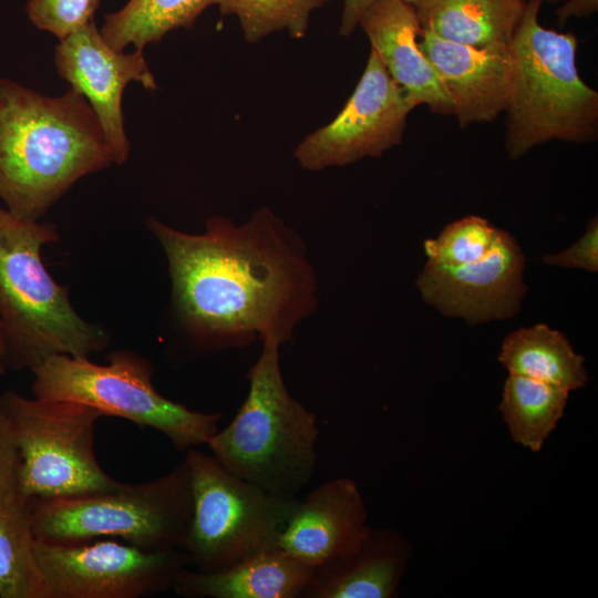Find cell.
Masks as SVG:
<instances>
[{
  "mask_svg": "<svg viewBox=\"0 0 598 598\" xmlns=\"http://www.w3.org/2000/svg\"><path fill=\"white\" fill-rule=\"evenodd\" d=\"M168 262L172 300L205 350L270 338L282 344L318 308V280L300 235L264 206L240 225L223 216L188 234L150 218Z\"/></svg>",
  "mask_w": 598,
  "mask_h": 598,
  "instance_id": "6da1fadb",
  "label": "cell"
},
{
  "mask_svg": "<svg viewBox=\"0 0 598 598\" xmlns=\"http://www.w3.org/2000/svg\"><path fill=\"white\" fill-rule=\"evenodd\" d=\"M115 164L96 115L71 87L47 96L0 78V199L37 221L80 178Z\"/></svg>",
  "mask_w": 598,
  "mask_h": 598,
  "instance_id": "7a4b0ae2",
  "label": "cell"
},
{
  "mask_svg": "<svg viewBox=\"0 0 598 598\" xmlns=\"http://www.w3.org/2000/svg\"><path fill=\"white\" fill-rule=\"evenodd\" d=\"M58 239L55 225L18 218L0 206V320L7 368L32 370L55 354L89 357L107 347L105 330L76 313L68 288L44 266L41 249Z\"/></svg>",
  "mask_w": 598,
  "mask_h": 598,
  "instance_id": "3957f363",
  "label": "cell"
},
{
  "mask_svg": "<svg viewBox=\"0 0 598 598\" xmlns=\"http://www.w3.org/2000/svg\"><path fill=\"white\" fill-rule=\"evenodd\" d=\"M262 340L249 369L247 396L231 422L207 442L212 455L231 474L270 493L296 497L318 462L316 414L285 384L280 347Z\"/></svg>",
  "mask_w": 598,
  "mask_h": 598,
  "instance_id": "277c9868",
  "label": "cell"
},
{
  "mask_svg": "<svg viewBox=\"0 0 598 598\" xmlns=\"http://www.w3.org/2000/svg\"><path fill=\"white\" fill-rule=\"evenodd\" d=\"M544 0H527L511 43L514 80L506 113L505 150L512 159L551 141L598 137V92L577 68L578 39L539 22Z\"/></svg>",
  "mask_w": 598,
  "mask_h": 598,
  "instance_id": "5b68a950",
  "label": "cell"
},
{
  "mask_svg": "<svg viewBox=\"0 0 598 598\" xmlns=\"http://www.w3.org/2000/svg\"><path fill=\"white\" fill-rule=\"evenodd\" d=\"M34 538L71 544L112 538L146 550H185L192 518L189 468L184 458L171 472L138 484L27 504Z\"/></svg>",
  "mask_w": 598,
  "mask_h": 598,
  "instance_id": "8992f818",
  "label": "cell"
},
{
  "mask_svg": "<svg viewBox=\"0 0 598 598\" xmlns=\"http://www.w3.org/2000/svg\"><path fill=\"white\" fill-rule=\"evenodd\" d=\"M100 365L87 357L55 354L31 370L32 393L43 400L85 404L103 415L122 417L165 435L186 452L207 444L218 431L220 413L193 411L157 392L153 369L143 357L114 351Z\"/></svg>",
  "mask_w": 598,
  "mask_h": 598,
  "instance_id": "52a82bcc",
  "label": "cell"
},
{
  "mask_svg": "<svg viewBox=\"0 0 598 598\" xmlns=\"http://www.w3.org/2000/svg\"><path fill=\"white\" fill-rule=\"evenodd\" d=\"M188 464L193 509L185 551L196 570L223 569L278 547L297 497L270 493L228 472L194 447Z\"/></svg>",
  "mask_w": 598,
  "mask_h": 598,
  "instance_id": "ba28073f",
  "label": "cell"
},
{
  "mask_svg": "<svg viewBox=\"0 0 598 598\" xmlns=\"http://www.w3.org/2000/svg\"><path fill=\"white\" fill-rule=\"evenodd\" d=\"M0 396L19 452L22 505L118 485L95 456V424L103 416L100 411L71 401L29 399L13 391Z\"/></svg>",
  "mask_w": 598,
  "mask_h": 598,
  "instance_id": "9c48e42d",
  "label": "cell"
},
{
  "mask_svg": "<svg viewBox=\"0 0 598 598\" xmlns=\"http://www.w3.org/2000/svg\"><path fill=\"white\" fill-rule=\"evenodd\" d=\"M49 598H141L173 589L190 566L185 550H146L112 538L56 544L35 539Z\"/></svg>",
  "mask_w": 598,
  "mask_h": 598,
  "instance_id": "30bf717a",
  "label": "cell"
},
{
  "mask_svg": "<svg viewBox=\"0 0 598 598\" xmlns=\"http://www.w3.org/2000/svg\"><path fill=\"white\" fill-rule=\"evenodd\" d=\"M414 107L371 49L344 106L331 122L308 134L296 146L293 157L303 169L318 172L382 156L401 144Z\"/></svg>",
  "mask_w": 598,
  "mask_h": 598,
  "instance_id": "8fae6325",
  "label": "cell"
},
{
  "mask_svg": "<svg viewBox=\"0 0 598 598\" xmlns=\"http://www.w3.org/2000/svg\"><path fill=\"white\" fill-rule=\"evenodd\" d=\"M54 63L58 74L92 107L115 164H123L131 148L122 111L124 89L130 82L146 90L157 89L143 50L112 48L92 21L59 41Z\"/></svg>",
  "mask_w": 598,
  "mask_h": 598,
  "instance_id": "7c38bea8",
  "label": "cell"
},
{
  "mask_svg": "<svg viewBox=\"0 0 598 598\" xmlns=\"http://www.w3.org/2000/svg\"><path fill=\"white\" fill-rule=\"evenodd\" d=\"M525 256L516 239L502 233L482 259L457 267L425 264L416 287L425 302L441 313L471 326L514 317L527 290Z\"/></svg>",
  "mask_w": 598,
  "mask_h": 598,
  "instance_id": "4fadbf2b",
  "label": "cell"
},
{
  "mask_svg": "<svg viewBox=\"0 0 598 598\" xmlns=\"http://www.w3.org/2000/svg\"><path fill=\"white\" fill-rule=\"evenodd\" d=\"M419 45L434 68L462 128L505 113L514 80L511 45L472 47L421 30Z\"/></svg>",
  "mask_w": 598,
  "mask_h": 598,
  "instance_id": "5bb4252c",
  "label": "cell"
},
{
  "mask_svg": "<svg viewBox=\"0 0 598 598\" xmlns=\"http://www.w3.org/2000/svg\"><path fill=\"white\" fill-rule=\"evenodd\" d=\"M368 529L364 502L355 482L339 477L298 499L278 547L313 568L353 550Z\"/></svg>",
  "mask_w": 598,
  "mask_h": 598,
  "instance_id": "9a60e30c",
  "label": "cell"
},
{
  "mask_svg": "<svg viewBox=\"0 0 598 598\" xmlns=\"http://www.w3.org/2000/svg\"><path fill=\"white\" fill-rule=\"evenodd\" d=\"M358 27L415 106L426 105L440 115L453 114L434 68L420 49L421 25L412 4L403 0H375L361 16Z\"/></svg>",
  "mask_w": 598,
  "mask_h": 598,
  "instance_id": "2e32d148",
  "label": "cell"
},
{
  "mask_svg": "<svg viewBox=\"0 0 598 598\" xmlns=\"http://www.w3.org/2000/svg\"><path fill=\"white\" fill-rule=\"evenodd\" d=\"M412 554L398 530L371 528L351 551L312 568L300 598H392Z\"/></svg>",
  "mask_w": 598,
  "mask_h": 598,
  "instance_id": "e0dca14e",
  "label": "cell"
},
{
  "mask_svg": "<svg viewBox=\"0 0 598 598\" xmlns=\"http://www.w3.org/2000/svg\"><path fill=\"white\" fill-rule=\"evenodd\" d=\"M312 567L276 547L219 570L185 567L173 590L186 598H300Z\"/></svg>",
  "mask_w": 598,
  "mask_h": 598,
  "instance_id": "ac0fdd59",
  "label": "cell"
},
{
  "mask_svg": "<svg viewBox=\"0 0 598 598\" xmlns=\"http://www.w3.org/2000/svg\"><path fill=\"white\" fill-rule=\"evenodd\" d=\"M527 0H427L415 6L421 30L472 47L511 45Z\"/></svg>",
  "mask_w": 598,
  "mask_h": 598,
  "instance_id": "d6986e66",
  "label": "cell"
},
{
  "mask_svg": "<svg viewBox=\"0 0 598 598\" xmlns=\"http://www.w3.org/2000/svg\"><path fill=\"white\" fill-rule=\"evenodd\" d=\"M498 361L509 374L522 375L574 391L589 380L585 359L568 339L538 323L511 332L504 339Z\"/></svg>",
  "mask_w": 598,
  "mask_h": 598,
  "instance_id": "ffe728a7",
  "label": "cell"
},
{
  "mask_svg": "<svg viewBox=\"0 0 598 598\" xmlns=\"http://www.w3.org/2000/svg\"><path fill=\"white\" fill-rule=\"evenodd\" d=\"M569 391L509 374L498 405L514 442L539 452L565 413Z\"/></svg>",
  "mask_w": 598,
  "mask_h": 598,
  "instance_id": "44dd1931",
  "label": "cell"
},
{
  "mask_svg": "<svg viewBox=\"0 0 598 598\" xmlns=\"http://www.w3.org/2000/svg\"><path fill=\"white\" fill-rule=\"evenodd\" d=\"M216 0H128L120 10L107 13L100 29L114 49L128 45L144 50L168 32L193 27L196 19Z\"/></svg>",
  "mask_w": 598,
  "mask_h": 598,
  "instance_id": "7402d4cb",
  "label": "cell"
},
{
  "mask_svg": "<svg viewBox=\"0 0 598 598\" xmlns=\"http://www.w3.org/2000/svg\"><path fill=\"white\" fill-rule=\"evenodd\" d=\"M28 506L0 502V598H49Z\"/></svg>",
  "mask_w": 598,
  "mask_h": 598,
  "instance_id": "603a6c76",
  "label": "cell"
},
{
  "mask_svg": "<svg viewBox=\"0 0 598 598\" xmlns=\"http://www.w3.org/2000/svg\"><path fill=\"white\" fill-rule=\"evenodd\" d=\"M323 0H216L224 16H235L247 42L257 43L277 31H287L302 39L309 28L311 13Z\"/></svg>",
  "mask_w": 598,
  "mask_h": 598,
  "instance_id": "cb8c5ba5",
  "label": "cell"
},
{
  "mask_svg": "<svg viewBox=\"0 0 598 598\" xmlns=\"http://www.w3.org/2000/svg\"><path fill=\"white\" fill-rule=\"evenodd\" d=\"M503 230L481 216H466L448 224L436 238L424 241L427 264L457 267L485 257Z\"/></svg>",
  "mask_w": 598,
  "mask_h": 598,
  "instance_id": "d4e9b609",
  "label": "cell"
},
{
  "mask_svg": "<svg viewBox=\"0 0 598 598\" xmlns=\"http://www.w3.org/2000/svg\"><path fill=\"white\" fill-rule=\"evenodd\" d=\"M101 0H28L30 21L42 31L65 39L93 21Z\"/></svg>",
  "mask_w": 598,
  "mask_h": 598,
  "instance_id": "484cf974",
  "label": "cell"
},
{
  "mask_svg": "<svg viewBox=\"0 0 598 598\" xmlns=\"http://www.w3.org/2000/svg\"><path fill=\"white\" fill-rule=\"evenodd\" d=\"M19 471L18 447L8 411L0 396V502L22 505L19 498Z\"/></svg>",
  "mask_w": 598,
  "mask_h": 598,
  "instance_id": "4316f807",
  "label": "cell"
},
{
  "mask_svg": "<svg viewBox=\"0 0 598 598\" xmlns=\"http://www.w3.org/2000/svg\"><path fill=\"white\" fill-rule=\"evenodd\" d=\"M543 260L550 266L598 271V220H589L585 234L569 248L554 255H546Z\"/></svg>",
  "mask_w": 598,
  "mask_h": 598,
  "instance_id": "83f0119b",
  "label": "cell"
},
{
  "mask_svg": "<svg viewBox=\"0 0 598 598\" xmlns=\"http://www.w3.org/2000/svg\"><path fill=\"white\" fill-rule=\"evenodd\" d=\"M374 1L375 0H343L339 34L341 37L351 35L358 28L361 16Z\"/></svg>",
  "mask_w": 598,
  "mask_h": 598,
  "instance_id": "f1b7e54d",
  "label": "cell"
},
{
  "mask_svg": "<svg viewBox=\"0 0 598 598\" xmlns=\"http://www.w3.org/2000/svg\"><path fill=\"white\" fill-rule=\"evenodd\" d=\"M598 0H565L557 9L558 23L565 25L573 18H584L596 13Z\"/></svg>",
  "mask_w": 598,
  "mask_h": 598,
  "instance_id": "f546056e",
  "label": "cell"
},
{
  "mask_svg": "<svg viewBox=\"0 0 598 598\" xmlns=\"http://www.w3.org/2000/svg\"><path fill=\"white\" fill-rule=\"evenodd\" d=\"M6 343L2 330V323L0 320V378L6 373Z\"/></svg>",
  "mask_w": 598,
  "mask_h": 598,
  "instance_id": "4dcf8cb0",
  "label": "cell"
},
{
  "mask_svg": "<svg viewBox=\"0 0 598 598\" xmlns=\"http://www.w3.org/2000/svg\"><path fill=\"white\" fill-rule=\"evenodd\" d=\"M403 1H405L406 3H410L413 7H415V6H417V4H420V3L424 2V1H427V0H403Z\"/></svg>",
  "mask_w": 598,
  "mask_h": 598,
  "instance_id": "1f68e13d",
  "label": "cell"
},
{
  "mask_svg": "<svg viewBox=\"0 0 598 598\" xmlns=\"http://www.w3.org/2000/svg\"><path fill=\"white\" fill-rule=\"evenodd\" d=\"M565 0H544V2H548V3H551V4H556V3H560V2H564Z\"/></svg>",
  "mask_w": 598,
  "mask_h": 598,
  "instance_id": "d6a6232c",
  "label": "cell"
},
{
  "mask_svg": "<svg viewBox=\"0 0 598 598\" xmlns=\"http://www.w3.org/2000/svg\"><path fill=\"white\" fill-rule=\"evenodd\" d=\"M324 2L329 1V0H323Z\"/></svg>",
  "mask_w": 598,
  "mask_h": 598,
  "instance_id": "836d02e7",
  "label": "cell"
}]
</instances>
